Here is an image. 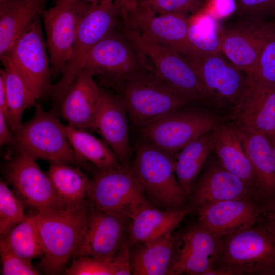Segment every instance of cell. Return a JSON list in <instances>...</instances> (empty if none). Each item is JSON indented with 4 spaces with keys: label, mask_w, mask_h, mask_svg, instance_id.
Listing matches in <instances>:
<instances>
[{
    "label": "cell",
    "mask_w": 275,
    "mask_h": 275,
    "mask_svg": "<svg viewBox=\"0 0 275 275\" xmlns=\"http://www.w3.org/2000/svg\"><path fill=\"white\" fill-rule=\"evenodd\" d=\"M91 205L84 202L38 210L35 214L43 249L40 266L49 274L65 270L85 233Z\"/></svg>",
    "instance_id": "cell-1"
},
{
    "label": "cell",
    "mask_w": 275,
    "mask_h": 275,
    "mask_svg": "<svg viewBox=\"0 0 275 275\" xmlns=\"http://www.w3.org/2000/svg\"><path fill=\"white\" fill-rule=\"evenodd\" d=\"M275 275V233L261 221L222 239L210 275Z\"/></svg>",
    "instance_id": "cell-2"
},
{
    "label": "cell",
    "mask_w": 275,
    "mask_h": 275,
    "mask_svg": "<svg viewBox=\"0 0 275 275\" xmlns=\"http://www.w3.org/2000/svg\"><path fill=\"white\" fill-rule=\"evenodd\" d=\"M132 123L139 128L192 102L154 72L144 68L118 81Z\"/></svg>",
    "instance_id": "cell-3"
},
{
    "label": "cell",
    "mask_w": 275,
    "mask_h": 275,
    "mask_svg": "<svg viewBox=\"0 0 275 275\" xmlns=\"http://www.w3.org/2000/svg\"><path fill=\"white\" fill-rule=\"evenodd\" d=\"M174 155L143 139L135 147L131 167L144 194L155 206L181 209L185 196L175 172Z\"/></svg>",
    "instance_id": "cell-4"
},
{
    "label": "cell",
    "mask_w": 275,
    "mask_h": 275,
    "mask_svg": "<svg viewBox=\"0 0 275 275\" xmlns=\"http://www.w3.org/2000/svg\"><path fill=\"white\" fill-rule=\"evenodd\" d=\"M87 196L99 210L130 221L142 209L152 205L131 167L100 170L90 179Z\"/></svg>",
    "instance_id": "cell-5"
},
{
    "label": "cell",
    "mask_w": 275,
    "mask_h": 275,
    "mask_svg": "<svg viewBox=\"0 0 275 275\" xmlns=\"http://www.w3.org/2000/svg\"><path fill=\"white\" fill-rule=\"evenodd\" d=\"M124 35L143 61L146 58L150 61L151 67L148 70L183 94L192 102H207L212 100L186 57L128 28H126Z\"/></svg>",
    "instance_id": "cell-6"
},
{
    "label": "cell",
    "mask_w": 275,
    "mask_h": 275,
    "mask_svg": "<svg viewBox=\"0 0 275 275\" xmlns=\"http://www.w3.org/2000/svg\"><path fill=\"white\" fill-rule=\"evenodd\" d=\"M32 118L15 132L20 150L34 159L85 166L77 156L60 123L53 115L36 105Z\"/></svg>",
    "instance_id": "cell-7"
},
{
    "label": "cell",
    "mask_w": 275,
    "mask_h": 275,
    "mask_svg": "<svg viewBox=\"0 0 275 275\" xmlns=\"http://www.w3.org/2000/svg\"><path fill=\"white\" fill-rule=\"evenodd\" d=\"M118 15L113 4H91L79 25L70 59L60 79L51 87V93L58 103L83 70L90 51L114 31Z\"/></svg>",
    "instance_id": "cell-8"
},
{
    "label": "cell",
    "mask_w": 275,
    "mask_h": 275,
    "mask_svg": "<svg viewBox=\"0 0 275 275\" xmlns=\"http://www.w3.org/2000/svg\"><path fill=\"white\" fill-rule=\"evenodd\" d=\"M212 115L194 109L181 108L139 128L143 139L174 155L189 143L218 126Z\"/></svg>",
    "instance_id": "cell-9"
},
{
    "label": "cell",
    "mask_w": 275,
    "mask_h": 275,
    "mask_svg": "<svg viewBox=\"0 0 275 275\" xmlns=\"http://www.w3.org/2000/svg\"><path fill=\"white\" fill-rule=\"evenodd\" d=\"M91 4L57 0L42 14L47 36L51 74H62L69 62L79 25Z\"/></svg>",
    "instance_id": "cell-10"
},
{
    "label": "cell",
    "mask_w": 275,
    "mask_h": 275,
    "mask_svg": "<svg viewBox=\"0 0 275 275\" xmlns=\"http://www.w3.org/2000/svg\"><path fill=\"white\" fill-rule=\"evenodd\" d=\"M38 16L6 54L35 98L51 91L50 59Z\"/></svg>",
    "instance_id": "cell-11"
},
{
    "label": "cell",
    "mask_w": 275,
    "mask_h": 275,
    "mask_svg": "<svg viewBox=\"0 0 275 275\" xmlns=\"http://www.w3.org/2000/svg\"><path fill=\"white\" fill-rule=\"evenodd\" d=\"M126 28L186 58L190 54L188 40L190 18L184 13L156 14L138 4L123 18Z\"/></svg>",
    "instance_id": "cell-12"
},
{
    "label": "cell",
    "mask_w": 275,
    "mask_h": 275,
    "mask_svg": "<svg viewBox=\"0 0 275 275\" xmlns=\"http://www.w3.org/2000/svg\"><path fill=\"white\" fill-rule=\"evenodd\" d=\"M274 32L273 21L245 17L244 20L222 31L221 53L233 65L246 72L256 64Z\"/></svg>",
    "instance_id": "cell-13"
},
{
    "label": "cell",
    "mask_w": 275,
    "mask_h": 275,
    "mask_svg": "<svg viewBox=\"0 0 275 275\" xmlns=\"http://www.w3.org/2000/svg\"><path fill=\"white\" fill-rule=\"evenodd\" d=\"M145 67L141 57L126 36L113 31L90 51L84 69L93 75L119 81Z\"/></svg>",
    "instance_id": "cell-14"
},
{
    "label": "cell",
    "mask_w": 275,
    "mask_h": 275,
    "mask_svg": "<svg viewBox=\"0 0 275 275\" xmlns=\"http://www.w3.org/2000/svg\"><path fill=\"white\" fill-rule=\"evenodd\" d=\"M175 238L176 255L172 275H210L219 259L222 239L200 224Z\"/></svg>",
    "instance_id": "cell-15"
},
{
    "label": "cell",
    "mask_w": 275,
    "mask_h": 275,
    "mask_svg": "<svg viewBox=\"0 0 275 275\" xmlns=\"http://www.w3.org/2000/svg\"><path fill=\"white\" fill-rule=\"evenodd\" d=\"M187 59L212 100L238 102L249 85L245 71L227 63L220 53Z\"/></svg>",
    "instance_id": "cell-16"
},
{
    "label": "cell",
    "mask_w": 275,
    "mask_h": 275,
    "mask_svg": "<svg viewBox=\"0 0 275 275\" xmlns=\"http://www.w3.org/2000/svg\"><path fill=\"white\" fill-rule=\"evenodd\" d=\"M6 178L29 206L37 210L64 206L59 199L51 181L24 151L8 164Z\"/></svg>",
    "instance_id": "cell-17"
},
{
    "label": "cell",
    "mask_w": 275,
    "mask_h": 275,
    "mask_svg": "<svg viewBox=\"0 0 275 275\" xmlns=\"http://www.w3.org/2000/svg\"><path fill=\"white\" fill-rule=\"evenodd\" d=\"M127 222L119 216L91 205L85 233L73 256L76 258L88 256L112 261L115 254L125 245Z\"/></svg>",
    "instance_id": "cell-18"
},
{
    "label": "cell",
    "mask_w": 275,
    "mask_h": 275,
    "mask_svg": "<svg viewBox=\"0 0 275 275\" xmlns=\"http://www.w3.org/2000/svg\"><path fill=\"white\" fill-rule=\"evenodd\" d=\"M199 224L223 239L261 220L260 203L251 198L212 203L198 208Z\"/></svg>",
    "instance_id": "cell-19"
},
{
    "label": "cell",
    "mask_w": 275,
    "mask_h": 275,
    "mask_svg": "<svg viewBox=\"0 0 275 275\" xmlns=\"http://www.w3.org/2000/svg\"><path fill=\"white\" fill-rule=\"evenodd\" d=\"M127 112L121 96L103 90L93 130L98 132L117 156L121 164L131 167Z\"/></svg>",
    "instance_id": "cell-20"
},
{
    "label": "cell",
    "mask_w": 275,
    "mask_h": 275,
    "mask_svg": "<svg viewBox=\"0 0 275 275\" xmlns=\"http://www.w3.org/2000/svg\"><path fill=\"white\" fill-rule=\"evenodd\" d=\"M93 74L84 69L60 103L61 115L73 127L92 130L99 109L102 89Z\"/></svg>",
    "instance_id": "cell-21"
},
{
    "label": "cell",
    "mask_w": 275,
    "mask_h": 275,
    "mask_svg": "<svg viewBox=\"0 0 275 275\" xmlns=\"http://www.w3.org/2000/svg\"><path fill=\"white\" fill-rule=\"evenodd\" d=\"M236 113L244 131L275 135V85L249 79L248 88L237 103Z\"/></svg>",
    "instance_id": "cell-22"
},
{
    "label": "cell",
    "mask_w": 275,
    "mask_h": 275,
    "mask_svg": "<svg viewBox=\"0 0 275 275\" xmlns=\"http://www.w3.org/2000/svg\"><path fill=\"white\" fill-rule=\"evenodd\" d=\"M213 132V150L222 167L244 181L253 196L261 199L252 167L242 146L240 133L224 126H218Z\"/></svg>",
    "instance_id": "cell-23"
},
{
    "label": "cell",
    "mask_w": 275,
    "mask_h": 275,
    "mask_svg": "<svg viewBox=\"0 0 275 275\" xmlns=\"http://www.w3.org/2000/svg\"><path fill=\"white\" fill-rule=\"evenodd\" d=\"M252 195L246 183L238 177L222 166L213 167L198 183L193 195V203L198 209L212 203L251 198Z\"/></svg>",
    "instance_id": "cell-24"
},
{
    "label": "cell",
    "mask_w": 275,
    "mask_h": 275,
    "mask_svg": "<svg viewBox=\"0 0 275 275\" xmlns=\"http://www.w3.org/2000/svg\"><path fill=\"white\" fill-rule=\"evenodd\" d=\"M240 133L244 151L250 162L261 202L275 198V156L268 137L263 133Z\"/></svg>",
    "instance_id": "cell-25"
},
{
    "label": "cell",
    "mask_w": 275,
    "mask_h": 275,
    "mask_svg": "<svg viewBox=\"0 0 275 275\" xmlns=\"http://www.w3.org/2000/svg\"><path fill=\"white\" fill-rule=\"evenodd\" d=\"M45 0H6L0 4V57L42 14Z\"/></svg>",
    "instance_id": "cell-26"
},
{
    "label": "cell",
    "mask_w": 275,
    "mask_h": 275,
    "mask_svg": "<svg viewBox=\"0 0 275 275\" xmlns=\"http://www.w3.org/2000/svg\"><path fill=\"white\" fill-rule=\"evenodd\" d=\"M189 209L159 210L149 206L140 210L130 221L129 245L149 242L172 233Z\"/></svg>",
    "instance_id": "cell-27"
},
{
    "label": "cell",
    "mask_w": 275,
    "mask_h": 275,
    "mask_svg": "<svg viewBox=\"0 0 275 275\" xmlns=\"http://www.w3.org/2000/svg\"><path fill=\"white\" fill-rule=\"evenodd\" d=\"M130 253L132 273L135 275H172L176 241L172 233L137 244Z\"/></svg>",
    "instance_id": "cell-28"
},
{
    "label": "cell",
    "mask_w": 275,
    "mask_h": 275,
    "mask_svg": "<svg viewBox=\"0 0 275 275\" xmlns=\"http://www.w3.org/2000/svg\"><path fill=\"white\" fill-rule=\"evenodd\" d=\"M4 69L1 70L6 90L8 108V123L16 132L22 125L24 112L36 106V98L9 57H1Z\"/></svg>",
    "instance_id": "cell-29"
},
{
    "label": "cell",
    "mask_w": 275,
    "mask_h": 275,
    "mask_svg": "<svg viewBox=\"0 0 275 275\" xmlns=\"http://www.w3.org/2000/svg\"><path fill=\"white\" fill-rule=\"evenodd\" d=\"M210 132L189 143L180 150L175 160V174L185 197L191 192L195 178L213 150V132Z\"/></svg>",
    "instance_id": "cell-30"
},
{
    "label": "cell",
    "mask_w": 275,
    "mask_h": 275,
    "mask_svg": "<svg viewBox=\"0 0 275 275\" xmlns=\"http://www.w3.org/2000/svg\"><path fill=\"white\" fill-rule=\"evenodd\" d=\"M68 140L77 156L89 162L99 170L121 166L113 150L102 138H97L86 130L63 124Z\"/></svg>",
    "instance_id": "cell-31"
},
{
    "label": "cell",
    "mask_w": 275,
    "mask_h": 275,
    "mask_svg": "<svg viewBox=\"0 0 275 275\" xmlns=\"http://www.w3.org/2000/svg\"><path fill=\"white\" fill-rule=\"evenodd\" d=\"M47 174L63 205H76L85 201L90 179L78 167L50 162Z\"/></svg>",
    "instance_id": "cell-32"
},
{
    "label": "cell",
    "mask_w": 275,
    "mask_h": 275,
    "mask_svg": "<svg viewBox=\"0 0 275 275\" xmlns=\"http://www.w3.org/2000/svg\"><path fill=\"white\" fill-rule=\"evenodd\" d=\"M188 40L191 58L221 53L222 32L217 20L203 11L190 18Z\"/></svg>",
    "instance_id": "cell-33"
},
{
    "label": "cell",
    "mask_w": 275,
    "mask_h": 275,
    "mask_svg": "<svg viewBox=\"0 0 275 275\" xmlns=\"http://www.w3.org/2000/svg\"><path fill=\"white\" fill-rule=\"evenodd\" d=\"M1 238L16 254L29 261L42 256L43 249L35 215L26 216Z\"/></svg>",
    "instance_id": "cell-34"
},
{
    "label": "cell",
    "mask_w": 275,
    "mask_h": 275,
    "mask_svg": "<svg viewBox=\"0 0 275 275\" xmlns=\"http://www.w3.org/2000/svg\"><path fill=\"white\" fill-rule=\"evenodd\" d=\"M24 214L22 202L8 188L7 183L0 182V234H6L22 221Z\"/></svg>",
    "instance_id": "cell-35"
},
{
    "label": "cell",
    "mask_w": 275,
    "mask_h": 275,
    "mask_svg": "<svg viewBox=\"0 0 275 275\" xmlns=\"http://www.w3.org/2000/svg\"><path fill=\"white\" fill-rule=\"evenodd\" d=\"M246 72L251 81L275 85V32L265 45L256 64Z\"/></svg>",
    "instance_id": "cell-36"
},
{
    "label": "cell",
    "mask_w": 275,
    "mask_h": 275,
    "mask_svg": "<svg viewBox=\"0 0 275 275\" xmlns=\"http://www.w3.org/2000/svg\"><path fill=\"white\" fill-rule=\"evenodd\" d=\"M117 263L88 256L75 258L72 265L65 270L68 275H117Z\"/></svg>",
    "instance_id": "cell-37"
},
{
    "label": "cell",
    "mask_w": 275,
    "mask_h": 275,
    "mask_svg": "<svg viewBox=\"0 0 275 275\" xmlns=\"http://www.w3.org/2000/svg\"><path fill=\"white\" fill-rule=\"evenodd\" d=\"M0 256L3 275H38L40 272L29 261L16 254L0 239Z\"/></svg>",
    "instance_id": "cell-38"
},
{
    "label": "cell",
    "mask_w": 275,
    "mask_h": 275,
    "mask_svg": "<svg viewBox=\"0 0 275 275\" xmlns=\"http://www.w3.org/2000/svg\"><path fill=\"white\" fill-rule=\"evenodd\" d=\"M205 0H138L156 14L184 13L201 9Z\"/></svg>",
    "instance_id": "cell-39"
},
{
    "label": "cell",
    "mask_w": 275,
    "mask_h": 275,
    "mask_svg": "<svg viewBox=\"0 0 275 275\" xmlns=\"http://www.w3.org/2000/svg\"><path fill=\"white\" fill-rule=\"evenodd\" d=\"M238 12L245 17L275 19V0H236Z\"/></svg>",
    "instance_id": "cell-40"
},
{
    "label": "cell",
    "mask_w": 275,
    "mask_h": 275,
    "mask_svg": "<svg viewBox=\"0 0 275 275\" xmlns=\"http://www.w3.org/2000/svg\"><path fill=\"white\" fill-rule=\"evenodd\" d=\"M201 9L218 20L233 13L237 5L236 0H207Z\"/></svg>",
    "instance_id": "cell-41"
},
{
    "label": "cell",
    "mask_w": 275,
    "mask_h": 275,
    "mask_svg": "<svg viewBox=\"0 0 275 275\" xmlns=\"http://www.w3.org/2000/svg\"><path fill=\"white\" fill-rule=\"evenodd\" d=\"M261 221L275 233V198L260 203Z\"/></svg>",
    "instance_id": "cell-42"
},
{
    "label": "cell",
    "mask_w": 275,
    "mask_h": 275,
    "mask_svg": "<svg viewBox=\"0 0 275 275\" xmlns=\"http://www.w3.org/2000/svg\"><path fill=\"white\" fill-rule=\"evenodd\" d=\"M10 127L9 126L7 119L0 112V145L3 146L4 145L12 143L14 141V139L12 134L10 131Z\"/></svg>",
    "instance_id": "cell-43"
},
{
    "label": "cell",
    "mask_w": 275,
    "mask_h": 275,
    "mask_svg": "<svg viewBox=\"0 0 275 275\" xmlns=\"http://www.w3.org/2000/svg\"><path fill=\"white\" fill-rule=\"evenodd\" d=\"M138 4V0H114L113 6L118 13L124 18L126 15Z\"/></svg>",
    "instance_id": "cell-44"
},
{
    "label": "cell",
    "mask_w": 275,
    "mask_h": 275,
    "mask_svg": "<svg viewBox=\"0 0 275 275\" xmlns=\"http://www.w3.org/2000/svg\"><path fill=\"white\" fill-rule=\"evenodd\" d=\"M0 112L2 113L8 122V108L4 79L0 74Z\"/></svg>",
    "instance_id": "cell-45"
},
{
    "label": "cell",
    "mask_w": 275,
    "mask_h": 275,
    "mask_svg": "<svg viewBox=\"0 0 275 275\" xmlns=\"http://www.w3.org/2000/svg\"><path fill=\"white\" fill-rule=\"evenodd\" d=\"M268 138L270 141V143L272 147V151L275 156V135L272 136L270 138Z\"/></svg>",
    "instance_id": "cell-46"
},
{
    "label": "cell",
    "mask_w": 275,
    "mask_h": 275,
    "mask_svg": "<svg viewBox=\"0 0 275 275\" xmlns=\"http://www.w3.org/2000/svg\"><path fill=\"white\" fill-rule=\"evenodd\" d=\"M57 1V0H56ZM76 1H82L91 4H97L100 3L101 0H76Z\"/></svg>",
    "instance_id": "cell-47"
},
{
    "label": "cell",
    "mask_w": 275,
    "mask_h": 275,
    "mask_svg": "<svg viewBox=\"0 0 275 275\" xmlns=\"http://www.w3.org/2000/svg\"><path fill=\"white\" fill-rule=\"evenodd\" d=\"M114 0H101L100 3L103 5H112L113 4Z\"/></svg>",
    "instance_id": "cell-48"
},
{
    "label": "cell",
    "mask_w": 275,
    "mask_h": 275,
    "mask_svg": "<svg viewBox=\"0 0 275 275\" xmlns=\"http://www.w3.org/2000/svg\"><path fill=\"white\" fill-rule=\"evenodd\" d=\"M6 0H0V4L2 3L3 2H5Z\"/></svg>",
    "instance_id": "cell-49"
},
{
    "label": "cell",
    "mask_w": 275,
    "mask_h": 275,
    "mask_svg": "<svg viewBox=\"0 0 275 275\" xmlns=\"http://www.w3.org/2000/svg\"><path fill=\"white\" fill-rule=\"evenodd\" d=\"M273 22H274V24H275V19H274V20H273Z\"/></svg>",
    "instance_id": "cell-50"
},
{
    "label": "cell",
    "mask_w": 275,
    "mask_h": 275,
    "mask_svg": "<svg viewBox=\"0 0 275 275\" xmlns=\"http://www.w3.org/2000/svg\"><path fill=\"white\" fill-rule=\"evenodd\" d=\"M207 1V0H205V1Z\"/></svg>",
    "instance_id": "cell-51"
}]
</instances>
